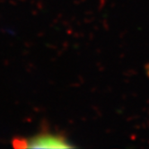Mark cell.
<instances>
[{
    "label": "cell",
    "mask_w": 149,
    "mask_h": 149,
    "mask_svg": "<svg viewBox=\"0 0 149 149\" xmlns=\"http://www.w3.org/2000/svg\"><path fill=\"white\" fill-rule=\"evenodd\" d=\"M15 146L22 147H72L66 139V137L59 134L40 133L28 139L15 141Z\"/></svg>",
    "instance_id": "1"
}]
</instances>
